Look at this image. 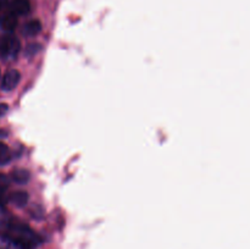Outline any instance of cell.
I'll return each mask as SVG.
<instances>
[{
    "label": "cell",
    "mask_w": 250,
    "mask_h": 249,
    "mask_svg": "<svg viewBox=\"0 0 250 249\" xmlns=\"http://www.w3.org/2000/svg\"><path fill=\"white\" fill-rule=\"evenodd\" d=\"M10 200L17 207H23L28 202V194L26 192H15L10 197Z\"/></svg>",
    "instance_id": "obj_9"
},
{
    "label": "cell",
    "mask_w": 250,
    "mask_h": 249,
    "mask_svg": "<svg viewBox=\"0 0 250 249\" xmlns=\"http://www.w3.org/2000/svg\"><path fill=\"white\" fill-rule=\"evenodd\" d=\"M10 224L9 215H7V211L5 210V208L0 204V229H4L7 227V225Z\"/></svg>",
    "instance_id": "obj_11"
},
{
    "label": "cell",
    "mask_w": 250,
    "mask_h": 249,
    "mask_svg": "<svg viewBox=\"0 0 250 249\" xmlns=\"http://www.w3.org/2000/svg\"><path fill=\"white\" fill-rule=\"evenodd\" d=\"M21 80V73L17 70H9L7 72H5V75L2 76L1 80V89L5 92H10V90H14L17 87V84L20 83Z\"/></svg>",
    "instance_id": "obj_3"
},
{
    "label": "cell",
    "mask_w": 250,
    "mask_h": 249,
    "mask_svg": "<svg viewBox=\"0 0 250 249\" xmlns=\"http://www.w3.org/2000/svg\"><path fill=\"white\" fill-rule=\"evenodd\" d=\"M7 111H9V105L5 104V103H1L0 104V117L4 116Z\"/></svg>",
    "instance_id": "obj_13"
},
{
    "label": "cell",
    "mask_w": 250,
    "mask_h": 249,
    "mask_svg": "<svg viewBox=\"0 0 250 249\" xmlns=\"http://www.w3.org/2000/svg\"><path fill=\"white\" fill-rule=\"evenodd\" d=\"M5 232H6L7 237L12 238L14 241L19 242L20 244L26 247L27 249L37 247L39 243L38 236L34 233L33 229L29 228L27 225L21 224V222L10 221V224L5 228Z\"/></svg>",
    "instance_id": "obj_1"
},
{
    "label": "cell",
    "mask_w": 250,
    "mask_h": 249,
    "mask_svg": "<svg viewBox=\"0 0 250 249\" xmlns=\"http://www.w3.org/2000/svg\"><path fill=\"white\" fill-rule=\"evenodd\" d=\"M31 10V4L28 0H12L10 5V11L15 16H24Z\"/></svg>",
    "instance_id": "obj_4"
},
{
    "label": "cell",
    "mask_w": 250,
    "mask_h": 249,
    "mask_svg": "<svg viewBox=\"0 0 250 249\" xmlns=\"http://www.w3.org/2000/svg\"><path fill=\"white\" fill-rule=\"evenodd\" d=\"M29 178H31V173L24 168H17V170L12 171L11 173V180L16 185H26V183H28Z\"/></svg>",
    "instance_id": "obj_6"
},
{
    "label": "cell",
    "mask_w": 250,
    "mask_h": 249,
    "mask_svg": "<svg viewBox=\"0 0 250 249\" xmlns=\"http://www.w3.org/2000/svg\"><path fill=\"white\" fill-rule=\"evenodd\" d=\"M20 49H21V43L19 38L12 34H6L0 41V56L4 60H15L19 55Z\"/></svg>",
    "instance_id": "obj_2"
},
{
    "label": "cell",
    "mask_w": 250,
    "mask_h": 249,
    "mask_svg": "<svg viewBox=\"0 0 250 249\" xmlns=\"http://www.w3.org/2000/svg\"><path fill=\"white\" fill-rule=\"evenodd\" d=\"M41 31L42 23L39 20H31V21H28L24 24L23 29H22V32H23L26 37H36L41 33Z\"/></svg>",
    "instance_id": "obj_5"
},
{
    "label": "cell",
    "mask_w": 250,
    "mask_h": 249,
    "mask_svg": "<svg viewBox=\"0 0 250 249\" xmlns=\"http://www.w3.org/2000/svg\"><path fill=\"white\" fill-rule=\"evenodd\" d=\"M10 159H11L10 149L7 148L6 144L0 142V165H5V164H7L10 161Z\"/></svg>",
    "instance_id": "obj_10"
},
{
    "label": "cell",
    "mask_w": 250,
    "mask_h": 249,
    "mask_svg": "<svg viewBox=\"0 0 250 249\" xmlns=\"http://www.w3.org/2000/svg\"><path fill=\"white\" fill-rule=\"evenodd\" d=\"M0 249H27L6 234H0Z\"/></svg>",
    "instance_id": "obj_8"
},
{
    "label": "cell",
    "mask_w": 250,
    "mask_h": 249,
    "mask_svg": "<svg viewBox=\"0 0 250 249\" xmlns=\"http://www.w3.org/2000/svg\"><path fill=\"white\" fill-rule=\"evenodd\" d=\"M17 26V17L12 15L11 12L5 15L1 20H0V27L2 31L5 32H12Z\"/></svg>",
    "instance_id": "obj_7"
},
{
    "label": "cell",
    "mask_w": 250,
    "mask_h": 249,
    "mask_svg": "<svg viewBox=\"0 0 250 249\" xmlns=\"http://www.w3.org/2000/svg\"><path fill=\"white\" fill-rule=\"evenodd\" d=\"M7 186H9V180H7V177L0 175V204H1L2 197H4V192L6 190Z\"/></svg>",
    "instance_id": "obj_12"
}]
</instances>
